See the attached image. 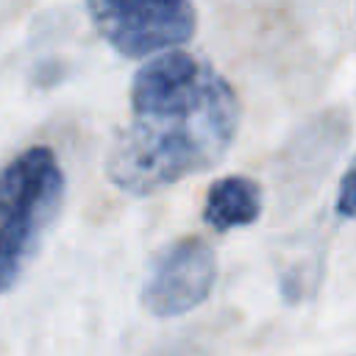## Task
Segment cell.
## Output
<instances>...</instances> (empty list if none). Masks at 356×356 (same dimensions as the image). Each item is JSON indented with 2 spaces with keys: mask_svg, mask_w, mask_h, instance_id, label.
I'll use <instances>...</instances> for the list:
<instances>
[{
  "mask_svg": "<svg viewBox=\"0 0 356 356\" xmlns=\"http://www.w3.org/2000/svg\"><path fill=\"white\" fill-rule=\"evenodd\" d=\"M239 122V95L206 58L161 53L131 78L128 120L108 145L106 178L125 195H156L217 167Z\"/></svg>",
  "mask_w": 356,
  "mask_h": 356,
  "instance_id": "6da1fadb",
  "label": "cell"
},
{
  "mask_svg": "<svg viewBox=\"0 0 356 356\" xmlns=\"http://www.w3.org/2000/svg\"><path fill=\"white\" fill-rule=\"evenodd\" d=\"M67 178L56 153L33 145L0 167V295H6L64 206Z\"/></svg>",
  "mask_w": 356,
  "mask_h": 356,
  "instance_id": "7a4b0ae2",
  "label": "cell"
},
{
  "mask_svg": "<svg viewBox=\"0 0 356 356\" xmlns=\"http://www.w3.org/2000/svg\"><path fill=\"white\" fill-rule=\"evenodd\" d=\"M97 33L125 58L181 50L197 31V11L186 0H89Z\"/></svg>",
  "mask_w": 356,
  "mask_h": 356,
  "instance_id": "3957f363",
  "label": "cell"
},
{
  "mask_svg": "<svg viewBox=\"0 0 356 356\" xmlns=\"http://www.w3.org/2000/svg\"><path fill=\"white\" fill-rule=\"evenodd\" d=\"M217 281V256L197 239L184 236L167 245L150 264L139 300L153 317H178L200 306Z\"/></svg>",
  "mask_w": 356,
  "mask_h": 356,
  "instance_id": "277c9868",
  "label": "cell"
},
{
  "mask_svg": "<svg viewBox=\"0 0 356 356\" xmlns=\"http://www.w3.org/2000/svg\"><path fill=\"white\" fill-rule=\"evenodd\" d=\"M261 214V186L248 175L217 178L206 192L203 222L217 234L253 225Z\"/></svg>",
  "mask_w": 356,
  "mask_h": 356,
  "instance_id": "5b68a950",
  "label": "cell"
},
{
  "mask_svg": "<svg viewBox=\"0 0 356 356\" xmlns=\"http://www.w3.org/2000/svg\"><path fill=\"white\" fill-rule=\"evenodd\" d=\"M350 186H353V170L348 167L339 178V192H337V214L342 220H350L353 217V197H350Z\"/></svg>",
  "mask_w": 356,
  "mask_h": 356,
  "instance_id": "8992f818",
  "label": "cell"
}]
</instances>
